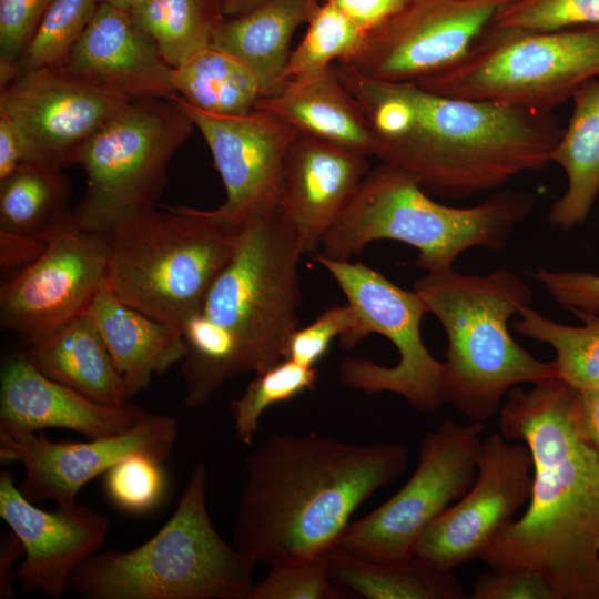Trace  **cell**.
Segmentation results:
<instances>
[{
  "label": "cell",
  "instance_id": "obj_38",
  "mask_svg": "<svg viewBox=\"0 0 599 599\" xmlns=\"http://www.w3.org/2000/svg\"><path fill=\"white\" fill-rule=\"evenodd\" d=\"M489 26L528 31L599 26V0H509Z\"/></svg>",
  "mask_w": 599,
  "mask_h": 599
},
{
  "label": "cell",
  "instance_id": "obj_41",
  "mask_svg": "<svg viewBox=\"0 0 599 599\" xmlns=\"http://www.w3.org/2000/svg\"><path fill=\"white\" fill-rule=\"evenodd\" d=\"M52 0H0V83L16 78V61Z\"/></svg>",
  "mask_w": 599,
  "mask_h": 599
},
{
  "label": "cell",
  "instance_id": "obj_27",
  "mask_svg": "<svg viewBox=\"0 0 599 599\" xmlns=\"http://www.w3.org/2000/svg\"><path fill=\"white\" fill-rule=\"evenodd\" d=\"M570 100L572 114L551 154L567 176L566 191L548 216L561 230L583 223L599 194V77L578 88Z\"/></svg>",
  "mask_w": 599,
  "mask_h": 599
},
{
  "label": "cell",
  "instance_id": "obj_6",
  "mask_svg": "<svg viewBox=\"0 0 599 599\" xmlns=\"http://www.w3.org/2000/svg\"><path fill=\"white\" fill-rule=\"evenodd\" d=\"M255 565L214 528L206 468L197 463L174 512L150 539L91 555L70 588L84 599H247Z\"/></svg>",
  "mask_w": 599,
  "mask_h": 599
},
{
  "label": "cell",
  "instance_id": "obj_37",
  "mask_svg": "<svg viewBox=\"0 0 599 599\" xmlns=\"http://www.w3.org/2000/svg\"><path fill=\"white\" fill-rule=\"evenodd\" d=\"M162 464L144 454L124 457L103 474L106 498L129 514L141 515L155 509L166 491Z\"/></svg>",
  "mask_w": 599,
  "mask_h": 599
},
{
  "label": "cell",
  "instance_id": "obj_47",
  "mask_svg": "<svg viewBox=\"0 0 599 599\" xmlns=\"http://www.w3.org/2000/svg\"><path fill=\"white\" fill-rule=\"evenodd\" d=\"M23 161L19 133L11 119L0 110V180L12 173Z\"/></svg>",
  "mask_w": 599,
  "mask_h": 599
},
{
  "label": "cell",
  "instance_id": "obj_8",
  "mask_svg": "<svg viewBox=\"0 0 599 599\" xmlns=\"http://www.w3.org/2000/svg\"><path fill=\"white\" fill-rule=\"evenodd\" d=\"M301 238L278 206L241 220L231 260L210 287L202 312L240 341L251 372L285 359L298 327Z\"/></svg>",
  "mask_w": 599,
  "mask_h": 599
},
{
  "label": "cell",
  "instance_id": "obj_15",
  "mask_svg": "<svg viewBox=\"0 0 599 599\" xmlns=\"http://www.w3.org/2000/svg\"><path fill=\"white\" fill-rule=\"evenodd\" d=\"M509 0H409L338 62L382 81L414 82L461 59Z\"/></svg>",
  "mask_w": 599,
  "mask_h": 599
},
{
  "label": "cell",
  "instance_id": "obj_32",
  "mask_svg": "<svg viewBox=\"0 0 599 599\" xmlns=\"http://www.w3.org/2000/svg\"><path fill=\"white\" fill-rule=\"evenodd\" d=\"M128 12L171 68L211 45L223 19L209 0H143Z\"/></svg>",
  "mask_w": 599,
  "mask_h": 599
},
{
  "label": "cell",
  "instance_id": "obj_18",
  "mask_svg": "<svg viewBox=\"0 0 599 599\" xmlns=\"http://www.w3.org/2000/svg\"><path fill=\"white\" fill-rule=\"evenodd\" d=\"M171 100L191 119L212 153L225 190V200L216 210L241 221L276 206L284 160L298 132L264 109L216 115L177 94Z\"/></svg>",
  "mask_w": 599,
  "mask_h": 599
},
{
  "label": "cell",
  "instance_id": "obj_24",
  "mask_svg": "<svg viewBox=\"0 0 599 599\" xmlns=\"http://www.w3.org/2000/svg\"><path fill=\"white\" fill-rule=\"evenodd\" d=\"M274 113L298 133L364 156H374L375 139L357 101L333 64L316 74L290 80L263 98L256 109Z\"/></svg>",
  "mask_w": 599,
  "mask_h": 599
},
{
  "label": "cell",
  "instance_id": "obj_35",
  "mask_svg": "<svg viewBox=\"0 0 599 599\" xmlns=\"http://www.w3.org/2000/svg\"><path fill=\"white\" fill-rule=\"evenodd\" d=\"M318 372L291 359H283L255 374L245 392L230 403L237 439L251 445L263 413L272 405L291 400L315 388Z\"/></svg>",
  "mask_w": 599,
  "mask_h": 599
},
{
  "label": "cell",
  "instance_id": "obj_10",
  "mask_svg": "<svg viewBox=\"0 0 599 599\" xmlns=\"http://www.w3.org/2000/svg\"><path fill=\"white\" fill-rule=\"evenodd\" d=\"M195 129L172 100L130 101L81 148L75 164L85 191L72 209L73 224L110 234L126 217L155 207L167 167Z\"/></svg>",
  "mask_w": 599,
  "mask_h": 599
},
{
  "label": "cell",
  "instance_id": "obj_13",
  "mask_svg": "<svg viewBox=\"0 0 599 599\" xmlns=\"http://www.w3.org/2000/svg\"><path fill=\"white\" fill-rule=\"evenodd\" d=\"M110 234L73 222L48 238L27 267L2 281L0 325L29 345L41 342L83 314L106 283Z\"/></svg>",
  "mask_w": 599,
  "mask_h": 599
},
{
  "label": "cell",
  "instance_id": "obj_25",
  "mask_svg": "<svg viewBox=\"0 0 599 599\" xmlns=\"http://www.w3.org/2000/svg\"><path fill=\"white\" fill-rule=\"evenodd\" d=\"M321 0H265L250 11L223 18L211 44L242 61L260 82L263 98L277 92L296 29Z\"/></svg>",
  "mask_w": 599,
  "mask_h": 599
},
{
  "label": "cell",
  "instance_id": "obj_36",
  "mask_svg": "<svg viewBox=\"0 0 599 599\" xmlns=\"http://www.w3.org/2000/svg\"><path fill=\"white\" fill-rule=\"evenodd\" d=\"M98 4L99 0H52L16 61V74L63 65Z\"/></svg>",
  "mask_w": 599,
  "mask_h": 599
},
{
  "label": "cell",
  "instance_id": "obj_43",
  "mask_svg": "<svg viewBox=\"0 0 599 599\" xmlns=\"http://www.w3.org/2000/svg\"><path fill=\"white\" fill-rule=\"evenodd\" d=\"M554 301L571 312L599 314V275L538 268L532 273Z\"/></svg>",
  "mask_w": 599,
  "mask_h": 599
},
{
  "label": "cell",
  "instance_id": "obj_9",
  "mask_svg": "<svg viewBox=\"0 0 599 599\" xmlns=\"http://www.w3.org/2000/svg\"><path fill=\"white\" fill-rule=\"evenodd\" d=\"M599 77V26L558 31L488 27L448 68L414 81L454 98L551 111Z\"/></svg>",
  "mask_w": 599,
  "mask_h": 599
},
{
  "label": "cell",
  "instance_id": "obj_49",
  "mask_svg": "<svg viewBox=\"0 0 599 599\" xmlns=\"http://www.w3.org/2000/svg\"><path fill=\"white\" fill-rule=\"evenodd\" d=\"M265 0H223L221 14L223 18L241 16Z\"/></svg>",
  "mask_w": 599,
  "mask_h": 599
},
{
  "label": "cell",
  "instance_id": "obj_51",
  "mask_svg": "<svg viewBox=\"0 0 599 599\" xmlns=\"http://www.w3.org/2000/svg\"><path fill=\"white\" fill-rule=\"evenodd\" d=\"M217 10L221 11V6L223 0H209Z\"/></svg>",
  "mask_w": 599,
  "mask_h": 599
},
{
  "label": "cell",
  "instance_id": "obj_28",
  "mask_svg": "<svg viewBox=\"0 0 599 599\" xmlns=\"http://www.w3.org/2000/svg\"><path fill=\"white\" fill-rule=\"evenodd\" d=\"M332 580L367 599H464L463 583L453 570L418 557L380 562L333 548L327 552Z\"/></svg>",
  "mask_w": 599,
  "mask_h": 599
},
{
  "label": "cell",
  "instance_id": "obj_2",
  "mask_svg": "<svg viewBox=\"0 0 599 599\" xmlns=\"http://www.w3.org/2000/svg\"><path fill=\"white\" fill-rule=\"evenodd\" d=\"M335 67L368 121L374 156L440 196L496 190L544 169L564 131L551 111L443 95Z\"/></svg>",
  "mask_w": 599,
  "mask_h": 599
},
{
  "label": "cell",
  "instance_id": "obj_45",
  "mask_svg": "<svg viewBox=\"0 0 599 599\" xmlns=\"http://www.w3.org/2000/svg\"><path fill=\"white\" fill-rule=\"evenodd\" d=\"M45 244L43 240L0 232V266L4 280L31 264Z\"/></svg>",
  "mask_w": 599,
  "mask_h": 599
},
{
  "label": "cell",
  "instance_id": "obj_48",
  "mask_svg": "<svg viewBox=\"0 0 599 599\" xmlns=\"http://www.w3.org/2000/svg\"><path fill=\"white\" fill-rule=\"evenodd\" d=\"M579 408L585 434L599 451V387L579 392Z\"/></svg>",
  "mask_w": 599,
  "mask_h": 599
},
{
  "label": "cell",
  "instance_id": "obj_42",
  "mask_svg": "<svg viewBox=\"0 0 599 599\" xmlns=\"http://www.w3.org/2000/svg\"><path fill=\"white\" fill-rule=\"evenodd\" d=\"M471 599H556L548 581L525 567L491 569L477 577Z\"/></svg>",
  "mask_w": 599,
  "mask_h": 599
},
{
  "label": "cell",
  "instance_id": "obj_14",
  "mask_svg": "<svg viewBox=\"0 0 599 599\" xmlns=\"http://www.w3.org/2000/svg\"><path fill=\"white\" fill-rule=\"evenodd\" d=\"M476 463L474 484L423 530L416 557L449 570L479 559L529 501L534 463L525 444L491 434L483 440Z\"/></svg>",
  "mask_w": 599,
  "mask_h": 599
},
{
  "label": "cell",
  "instance_id": "obj_40",
  "mask_svg": "<svg viewBox=\"0 0 599 599\" xmlns=\"http://www.w3.org/2000/svg\"><path fill=\"white\" fill-rule=\"evenodd\" d=\"M358 325V315L351 304L333 306L311 324L296 328L286 343L285 358L307 367L315 365L327 353L335 337L351 334Z\"/></svg>",
  "mask_w": 599,
  "mask_h": 599
},
{
  "label": "cell",
  "instance_id": "obj_33",
  "mask_svg": "<svg viewBox=\"0 0 599 599\" xmlns=\"http://www.w3.org/2000/svg\"><path fill=\"white\" fill-rule=\"evenodd\" d=\"M581 326L565 325L545 317L530 306L524 307L511 327L519 334L548 344L557 378L578 392L599 387V316L575 312Z\"/></svg>",
  "mask_w": 599,
  "mask_h": 599
},
{
  "label": "cell",
  "instance_id": "obj_5",
  "mask_svg": "<svg viewBox=\"0 0 599 599\" xmlns=\"http://www.w3.org/2000/svg\"><path fill=\"white\" fill-rule=\"evenodd\" d=\"M535 204L532 193L501 191L470 207L448 206L432 200L409 173L382 163L325 234L322 254L346 261L370 242L393 240L418 251L417 267L440 272L466 250L505 248Z\"/></svg>",
  "mask_w": 599,
  "mask_h": 599
},
{
  "label": "cell",
  "instance_id": "obj_50",
  "mask_svg": "<svg viewBox=\"0 0 599 599\" xmlns=\"http://www.w3.org/2000/svg\"><path fill=\"white\" fill-rule=\"evenodd\" d=\"M142 1L143 0H99V2L109 3L126 11Z\"/></svg>",
  "mask_w": 599,
  "mask_h": 599
},
{
  "label": "cell",
  "instance_id": "obj_44",
  "mask_svg": "<svg viewBox=\"0 0 599 599\" xmlns=\"http://www.w3.org/2000/svg\"><path fill=\"white\" fill-rule=\"evenodd\" d=\"M336 7L364 33L379 27L400 11L409 0H321Z\"/></svg>",
  "mask_w": 599,
  "mask_h": 599
},
{
  "label": "cell",
  "instance_id": "obj_31",
  "mask_svg": "<svg viewBox=\"0 0 599 599\" xmlns=\"http://www.w3.org/2000/svg\"><path fill=\"white\" fill-rule=\"evenodd\" d=\"M184 353V403L190 408L206 404L226 379L252 373L246 354L234 334L202 309L181 325Z\"/></svg>",
  "mask_w": 599,
  "mask_h": 599
},
{
  "label": "cell",
  "instance_id": "obj_4",
  "mask_svg": "<svg viewBox=\"0 0 599 599\" xmlns=\"http://www.w3.org/2000/svg\"><path fill=\"white\" fill-rule=\"evenodd\" d=\"M414 291L447 336L444 403L471 422L491 419L512 387L557 377L552 361L537 359L509 332L510 318L532 301L531 288L514 272L480 276L451 267L418 277Z\"/></svg>",
  "mask_w": 599,
  "mask_h": 599
},
{
  "label": "cell",
  "instance_id": "obj_17",
  "mask_svg": "<svg viewBox=\"0 0 599 599\" xmlns=\"http://www.w3.org/2000/svg\"><path fill=\"white\" fill-rule=\"evenodd\" d=\"M177 428L174 417L149 414L120 435L89 441H53L42 432L0 426V460L23 466L19 489L30 501L52 500L59 508L70 509L78 505V495L85 484L126 456L144 454L166 461Z\"/></svg>",
  "mask_w": 599,
  "mask_h": 599
},
{
  "label": "cell",
  "instance_id": "obj_16",
  "mask_svg": "<svg viewBox=\"0 0 599 599\" xmlns=\"http://www.w3.org/2000/svg\"><path fill=\"white\" fill-rule=\"evenodd\" d=\"M129 102L63 67L21 72L0 90L24 161L59 169L75 164L81 148Z\"/></svg>",
  "mask_w": 599,
  "mask_h": 599
},
{
  "label": "cell",
  "instance_id": "obj_22",
  "mask_svg": "<svg viewBox=\"0 0 599 599\" xmlns=\"http://www.w3.org/2000/svg\"><path fill=\"white\" fill-rule=\"evenodd\" d=\"M71 73L129 101L176 95L172 68L126 10L99 2L63 65Z\"/></svg>",
  "mask_w": 599,
  "mask_h": 599
},
{
  "label": "cell",
  "instance_id": "obj_12",
  "mask_svg": "<svg viewBox=\"0 0 599 599\" xmlns=\"http://www.w3.org/2000/svg\"><path fill=\"white\" fill-rule=\"evenodd\" d=\"M483 432L481 423L444 419L424 437L418 465L404 486L370 514L349 522L334 548L380 562L414 558L423 530L474 484Z\"/></svg>",
  "mask_w": 599,
  "mask_h": 599
},
{
  "label": "cell",
  "instance_id": "obj_29",
  "mask_svg": "<svg viewBox=\"0 0 599 599\" xmlns=\"http://www.w3.org/2000/svg\"><path fill=\"white\" fill-rule=\"evenodd\" d=\"M70 193L62 169L23 161L0 180V232L47 241L72 222Z\"/></svg>",
  "mask_w": 599,
  "mask_h": 599
},
{
  "label": "cell",
  "instance_id": "obj_39",
  "mask_svg": "<svg viewBox=\"0 0 599 599\" xmlns=\"http://www.w3.org/2000/svg\"><path fill=\"white\" fill-rule=\"evenodd\" d=\"M348 590L329 575L327 554L271 567L267 576L252 586L247 599H343Z\"/></svg>",
  "mask_w": 599,
  "mask_h": 599
},
{
  "label": "cell",
  "instance_id": "obj_7",
  "mask_svg": "<svg viewBox=\"0 0 599 599\" xmlns=\"http://www.w3.org/2000/svg\"><path fill=\"white\" fill-rule=\"evenodd\" d=\"M241 221L185 205L134 213L110 233L106 284L126 305L180 326L231 260Z\"/></svg>",
  "mask_w": 599,
  "mask_h": 599
},
{
  "label": "cell",
  "instance_id": "obj_34",
  "mask_svg": "<svg viewBox=\"0 0 599 599\" xmlns=\"http://www.w3.org/2000/svg\"><path fill=\"white\" fill-rule=\"evenodd\" d=\"M307 30L292 50L283 83L316 74L352 60L363 48L364 33L333 4L319 1L307 20Z\"/></svg>",
  "mask_w": 599,
  "mask_h": 599
},
{
  "label": "cell",
  "instance_id": "obj_23",
  "mask_svg": "<svg viewBox=\"0 0 599 599\" xmlns=\"http://www.w3.org/2000/svg\"><path fill=\"white\" fill-rule=\"evenodd\" d=\"M84 314L105 344L129 399L148 387L153 375L165 373L183 357L180 326L154 319L126 305L106 283Z\"/></svg>",
  "mask_w": 599,
  "mask_h": 599
},
{
  "label": "cell",
  "instance_id": "obj_1",
  "mask_svg": "<svg viewBox=\"0 0 599 599\" xmlns=\"http://www.w3.org/2000/svg\"><path fill=\"white\" fill-rule=\"evenodd\" d=\"M499 429L529 448L534 483L525 514L479 559L538 571L556 599H599V451L582 428L579 392L557 377L515 386Z\"/></svg>",
  "mask_w": 599,
  "mask_h": 599
},
{
  "label": "cell",
  "instance_id": "obj_26",
  "mask_svg": "<svg viewBox=\"0 0 599 599\" xmlns=\"http://www.w3.org/2000/svg\"><path fill=\"white\" fill-rule=\"evenodd\" d=\"M24 354L43 375L98 403L120 406L129 402L112 357L84 313L29 345Z\"/></svg>",
  "mask_w": 599,
  "mask_h": 599
},
{
  "label": "cell",
  "instance_id": "obj_19",
  "mask_svg": "<svg viewBox=\"0 0 599 599\" xmlns=\"http://www.w3.org/2000/svg\"><path fill=\"white\" fill-rule=\"evenodd\" d=\"M0 517L20 539L24 558L17 581L24 593L62 598L75 568L104 545L110 521L84 505L47 511L16 486L10 471L0 473Z\"/></svg>",
  "mask_w": 599,
  "mask_h": 599
},
{
  "label": "cell",
  "instance_id": "obj_46",
  "mask_svg": "<svg viewBox=\"0 0 599 599\" xmlns=\"http://www.w3.org/2000/svg\"><path fill=\"white\" fill-rule=\"evenodd\" d=\"M22 554L24 549L18 536L11 529L3 531L0 538V599L16 597L13 564Z\"/></svg>",
  "mask_w": 599,
  "mask_h": 599
},
{
  "label": "cell",
  "instance_id": "obj_30",
  "mask_svg": "<svg viewBox=\"0 0 599 599\" xmlns=\"http://www.w3.org/2000/svg\"><path fill=\"white\" fill-rule=\"evenodd\" d=\"M172 85L191 105L216 115L247 114L264 97L254 73L212 44L172 68Z\"/></svg>",
  "mask_w": 599,
  "mask_h": 599
},
{
  "label": "cell",
  "instance_id": "obj_11",
  "mask_svg": "<svg viewBox=\"0 0 599 599\" xmlns=\"http://www.w3.org/2000/svg\"><path fill=\"white\" fill-rule=\"evenodd\" d=\"M313 258L328 271L357 315L358 325L339 338L345 349L355 347L368 334L388 338L399 359L386 367L366 358H345L339 364L342 382L372 395L389 392L402 396L414 409L432 413L444 404V363L426 348L420 322L427 305L414 291L404 290L380 272L363 263L334 260L316 253Z\"/></svg>",
  "mask_w": 599,
  "mask_h": 599
},
{
  "label": "cell",
  "instance_id": "obj_20",
  "mask_svg": "<svg viewBox=\"0 0 599 599\" xmlns=\"http://www.w3.org/2000/svg\"><path fill=\"white\" fill-rule=\"evenodd\" d=\"M369 170L367 156L296 135L284 160L277 206L297 232L304 254L321 246Z\"/></svg>",
  "mask_w": 599,
  "mask_h": 599
},
{
  "label": "cell",
  "instance_id": "obj_21",
  "mask_svg": "<svg viewBox=\"0 0 599 599\" xmlns=\"http://www.w3.org/2000/svg\"><path fill=\"white\" fill-rule=\"evenodd\" d=\"M150 413L130 402L98 403L40 373L23 352L12 354L0 377V426L27 432L62 428L89 439L123 434Z\"/></svg>",
  "mask_w": 599,
  "mask_h": 599
},
{
  "label": "cell",
  "instance_id": "obj_3",
  "mask_svg": "<svg viewBox=\"0 0 599 599\" xmlns=\"http://www.w3.org/2000/svg\"><path fill=\"white\" fill-rule=\"evenodd\" d=\"M397 443L272 435L245 458L232 544L270 567L327 554L354 511L407 468Z\"/></svg>",
  "mask_w": 599,
  "mask_h": 599
}]
</instances>
